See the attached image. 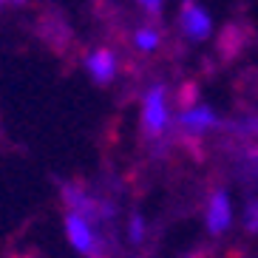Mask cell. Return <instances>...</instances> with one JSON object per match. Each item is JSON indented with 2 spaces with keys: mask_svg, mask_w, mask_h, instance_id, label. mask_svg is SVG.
Wrapping results in <instances>:
<instances>
[{
  "mask_svg": "<svg viewBox=\"0 0 258 258\" xmlns=\"http://www.w3.org/2000/svg\"><path fill=\"white\" fill-rule=\"evenodd\" d=\"M167 119H170V114H167L165 88H162V85H153L151 91L145 94L142 125H145V131H148L151 137H156V134H162V131L167 128Z\"/></svg>",
  "mask_w": 258,
  "mask_h": 258,
  "instance_id": "1",
  "label": "cell"
},
{
  "mask_svg": "<svg viewBox=\"0 0 258 258\" xmlns=\"http://www.w3.org/2000/svg\"><path fill=\"white\" fill-rule=\"evenodd\" d=\"M176 122H179V128L190 131V134H202L207 128H216L219 125V116L213 114V108L196 105V108H190V111H182V114L176 116Z\"/></svg>",
  "mask_w": 258,
  "mask_h": 258,
  "instance_id": "5",
  "label": "cell"
},
{
  "mask_svg": "<svg viewBox=\"0 0 258 258\" xmlns=\"http://www.w3.org/2000/svg\"><path fill=\"white\" fill-rule=\"evenodd\" d=\"M85 66H88V74H91L97 83H108V80H114V74H116V57H114V51H108V48L91 51L88 60H85Z\"/></svg>",
  "mask_w": 258,
  "mask_h": 258,
  "instance_id": "6",
  "label": "cell"
},
{
  "mask_svg": "<svg viewBox=\"0 0 258 258\" xmlns=\"http://www.w3.org/2000/svg\"><path fill=\"white\" fill-rule=\"evenodd\" d=\"M145 238V221L142 216H134L131 219V241H142Z\"/></svg>",
  "mask_w": 258,
  "mask_h": 258,
  "instance_id": "9",
  "label": "cell"
},
{
  "mask_svg": "<svg viewBox=\"0 0 258 258\" xmlns=\"http://www.w3.org/2000/svg\"><path fill=\"white\" fill-rule=\"evenodd\" d=\"M179 26L190 40H205L210 34V15L196 3H184L182 15H179Z\"/></svg>",
  "mask_w": 258,
  "mask_h": 258,
  "instance_id": "3",
  "label": "cell"
},
{
  "mask_svg": "<svg viewBox=\"0 0 258 258\" xmlns=\"http://www.w3.org/2000/svg\"><path fill=\"white\" fill-rule=\"evenodd\" d=\"M134 46H137L139 51H153V48L159 46V31L156 29H139L137 34H134Z\"/></svg>",
  "mask_w": 258,
  "mask_h": 258,
  "instance_id": "7",
  "label": "cell"
},
{
  "mask_svg": "<svg viewBox=\"0 0 258 258\" xmlns=\"http://www.w3.org/2000/svg\"><path fill=\"white\" fill-rule=\"evenodd\" d=\"M230 216H233V210H230V199L224 190H216L210 199V205H207V230H210L213 235L224 233V230L230 227Z\"/></svg>",
  "mask_w": 258,
  "mask_h": 258,
  "instance_id": "4",
  "label": "cell"
},
{
  "mask_svg": "<svg viewBox=\"0 0 258 258\" xmlns=\"http://www.w3.org/2000/svg\"><path fill=\"white\" fill-rule=\"evenodd\" d=\"M66 233H69V241L74 244V250L85 252V255H97V252H99L97 233H94V227L85 219H80V216L69 213V216H66Z\"/></svg>",
  "mask_w": 258,
  "mask_h": 258,
  "instance_id": "2",
  "label": "cell"
},
{
  "mask_svg": "<svg viewBox=\"0 0 258 258\" xmlns=\"http://www.w3.org/2000/svg\"><path fill=\"white\" fill-rule=\"evenodd\" d=\"M244 224L250 233H258V199H252L250 205L244 207Z\"/></svg>",
  "mask_w": 258,
  "mask_h": 258,
  "instance_id": "8",
  "label": "cell"
},
{
  "mask_svg": "<svg viewBox=\"0 0 258 258\" xmlns=\"http://www.w3.org/2000/svg\"><path fill=\"white\" fill-rule=\"evenodd\" d=\"M139 6H142L145 12H151V15H159L162 12V3H151V0H145V3H139Z\"/></svg>",
  "mask_w": 258,
  "mask_h": 258,
  "instance_id": "10",
  "label": "cell"
}]
</instances>
